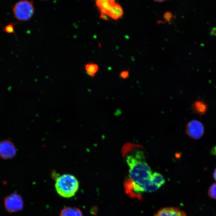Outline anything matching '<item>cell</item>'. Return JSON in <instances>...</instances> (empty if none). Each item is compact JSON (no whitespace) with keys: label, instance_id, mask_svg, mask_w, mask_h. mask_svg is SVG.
Wrapping results in <instances>:
<instances>
[{"label":"cell","instance_id":"cell-1","mask_svg":"<svg viewBox=\"0 0 216 216\" xmlns=\"http://www.w3.org/2000/svg\"><path fill=\"white\" fill-rule=\"evenodd\" d=\"M126 161L129 177L127 188L140 194L156 191L165 184V179L161 174L152 173L142 151H135L127 155Z\"/></svg>","mask_w":216,"mask_h":216},{"label":"cell","instance_id":"cell-2","mask_svg":"<svg viewBox=\"0 0 216 216\" xmlns=\"http://www.w3.org/2000/svg\"><path fill=\"white\" fill-rule=\"evenodd\" d=\"M55 188L60 196L70 198L74 196L78 190L79 183L77 179L73 175L65 174L56 179Z\"/></svg>","mask_w":216,"mask_h":216},{"label":"cell","instance_id":"cell-3","mask_svg":"<svg viewBox=\"0 0 216 216\" xmlns=\"http://www.w3.org/2000/svg\"><path fill=\"white\" fill-rule=\"evenodd\" d=\"M12 11L15 19L20 22H27L34 14L33 2L27 0L18 1L12 7Z\"/></svg>","mask_w":216,"mask_h":216},{"label":"cell","instance_id":"cell-4","mask_svg":"<svg viewBox=\"0 0 216 216\" xmlns=\"http://www.w3.org/2000/svg\"><path fill=\"white\" fill-rule=\"evenodd\" d=\"M5 208L10 213L17 212L22 209L24 203L22 197L17 193H12L5 197L4 200Z\"/></svg>","mask_w":216,"mask_h":216},{"label":"cell","instance_id":"cell-5","mask_svg":"<svg viewBox=\"0 0 216 216\" xmlns=\"http://www.w3.org/2000/svg\"><path fill=\"white\" fill-rule=\"evenodd\" d=\"M204 132V128L203 124L197 120H192L186 127V133L190 137L193 139H200L203 137Z\"/></svg>","mask_w":216,"mask_h":216},{"label":"cell","instance_id":"cell-6","mask_svg":"<svg viewBox=\"0 0 216 216\" xmlns=\"http://www.w3.org/2000/svg\"><path fill=\"white\" fill-rule=\"evenodd\" d=\"M16 154L13 144L9 141L0 142V157L5 159H11Z\"/></svg>","mask_w":216,"mask_h":216},{"label":"cell","instance_id":"cell-7","mask_svg":"<svg viewBox=\"0 0 216 216\" xmlns=\"http://www.w3.org/2000/svg\"><path fill=\"white\" fill-rule=\"evenodd\" d=\"M155 216H187V214L180 209L169 207L161 209Z\"/></svg>","mask_w":216,"mask_h":216},{"label":"cell","instance_id":"cell-8","mask_svg":"<svg viewBox=\"0 0 216 216\" xmlns=\"http://www.w3.org/2000/svg\"><path fill=\"white\" fill-rule=\"evenodd\" d=\"M115 3V1L113 0H97L96 1V5L99 10L101 14L106 15Z\"/></svg>","mask_w":216,"mask_h":216},{"label":"cell","instance_id":"cell-9","mask_svg":"<svg viewBox=\"0 0 216 216\" xmlns=\"http://www.w3.org/2000/svg\"><path fill=\"white\" fill-rule=\"evenodd\" d=\"M123 15V11L122 7L115 3L110 8L107 16H109L113 19L118 20L122 17Z\"/></svg>","mask_w":216,"mask_h":216},{"label":"cell","instance_id":"cell-10","mask_svg":"<svg viewBox=\"0 0 216 216\" xmlns=\"http://www.w3.org/2000/svg\"><path fill=\"white\" fill-rule=\"evenodd\" d=\"M60 216H83L79 209L76 207H67L60 212Z\"/></svg>","mask_w":216,"mask_h":216},{"label":"cell","instance_id":"cell-11","mask_svg":"<svg viewBox=\"0 0 216 216\" xmlns=\"http://www.w3.org/2000/svg\"><path fill=\"white\" fill-rule=\"evenodd\" d=\"M193 108L194 112L200 115H203L207 112V105L201 101H197L193 104Z\"/></svg>","mask_w":216,"mask_h":216},{"label":"cell","instance_id":"cell-12","mask_svg":"<svg viewBox=\"0 0 216 216\" xmlns=\"http://www.w3.org/2000/svg\"><path fill=\"white\" fill-rule=\"evenodd\" d=\"M85 68L87 74L92 77H94L98 71V66L94 63H88L86 65Z\"/></svg>","mask_w":216,"mask_h":216},{"label":"cell","instance_id":"cell-13","mask_svg":"<svg viewBox=\"0 0 216 216\" xmlns=\"http://www.w3.org/2000/svg\"><path fill=\"white\" fill-rule=\"evenodd\" d=\"M17 22H11L7 25L4 27H2V31L8 34H14L16 36V34H15V27L18 24Z\"/></svg>","mask_w":216,"mask_h":216},{"label":"cell","instance_id":"cell-14","mask_svg":"<svg viewBox=\"0 0 216 216\" xmlns=\"http://www.w3.org/2000/svg\"><path fill=\"white\" fill-rule=\"evenodd\" d=\"M209 196L212 198L216 199V183L213 184L208 190Z\"/></svg>","mask_w":216,"mask_h":216},{"label":"cell","instance_id":"cell-15","mask_svg":"<svg viewBox=\"0 0 216 216\" xmlns=\"http://www.w3.org/2000/svg\"><path fill=\"white\" fill-rule=\"evenodd\" d=\"M163 18L166 20V22H170L171 20L173 18V15H172L171 12L168 11V12H165V14H164Z\"/></svg>","mask_w":216,"mask_h":216},{"label":"cell","instance_id":"cell-16","mask_svg":"<svg viewBox=\"0 0 216 216\" xmlns=\"http://www.w3.org/2000/svg\"><path fill=\"white\" fill-rule=\"evenodd\" d=\"M120 76L123 79H126L129 76V73L128 71H123L121 72L120 74Z\"/></svg>","mask_w":216,"mask_h":216},{"label":"cell","instance_id":"cell-17","mask_svg":"<svg viewBox=\"0 0 216 216\" xmlns=\"http://www.w3.org/2000/svg\"><path fill=\"white\" fill-rule=\"evenodd\" d=\"M210 35L211 36H216V27H214L211 29L210 32Z\"/></svg>","mask_w":216,"mask_h":216},{"label":"cell","instance_id":"cell-18","mask_svg":"<svg viewBox=\"0 0 216 216\" xmlns=\"http://www.w3.org/2000/svg\"><path fill=\"white\" fill-rule=\"evenodd\" d=\"M100 17L101 19L105 20H108V18L107 17V15H104V14H101V16H100Z\"/></svg>","mask_w":216,"mask_h":216},{"label":"cell","instance_id":"cell-19","mask_svg":"<svg viewBox=\"0 0 216 216\" xmlns=\"http://www.w3.org/2000/svg\"><path fill=\"white\" fill-rule=\"evenodd\" d=\"M214 180H216V169H215L214 172Z\"/></svg>","mask_w":216,"mask_h":216},{"label":"cell","instance_id":"cell-20","mask_svg":"<svg viewBox=\"0 0 216 216\" xmlns=\"http://www.w3.org/2000/svg\"><path fill=\"white\" fill-rule=\"evenodd\" d=\"M155 2H163L166 1H155Z\"/></svg>","mask_w":216,"mask_h":216}]
</instances>
